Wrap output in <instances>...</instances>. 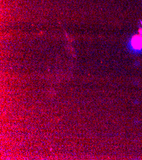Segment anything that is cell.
Masks as SVG:
<instances>
[{
    "label": "cell",
    "instance_id": "cell-1",
    "mask_svg": "<svg viewBox=\"0 0 142 160\" xmlns=\"http://www.w3.org/2000/svg\"><path fill=\"white\" fill-rule=\"evenodd\" d=\"M131 46L135 51L142 50V38L140 36H135L132 39Z\"/></svg>",
    "mask_w": 142,
    "mask_h": 160
}]
</instances>
